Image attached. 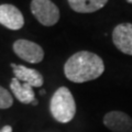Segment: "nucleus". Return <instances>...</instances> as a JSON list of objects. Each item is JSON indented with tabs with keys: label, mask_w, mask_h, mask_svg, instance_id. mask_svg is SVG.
Masks as SVG:
<instances>
[{
	"label": "nucleus",
	"mask_w": 132,
	"mask_h": 132,
	"mask_svg": "<svg viewBox=\"0 0 132 132\" xmlns=\"http://www.w3.org/2000/svg\"><path fill=\"white\" fill-rule=\"evenodd\" d=\"M40 94H41V95H44V94H45V90H44V89H42V90L40 92Z\"/></svg>",
	"instance_id": "14"
},
{
	"label": "nucleus",
	"mask_w": 132,
	"mask_h": 132,
	"mask_svg": "<svg viewBox=\"0 0 132 132\" xmlns=\"http://www.w3.org/2000/svg\"><path fill=\"white\" fill-rule=\"evenodd\" d=\"M102 122L111 132H132V118L123 111H109L105 114Z\"/></svg>",
	"instance_id": "6"
},
{
	"label": "nucleus",
	"mask_w": 132,
	"mask_h": 132,
	"mask_svg": "<svg viewBox=\"0 0 132 132\" xmlns=\"http://www.w3.org/2000/svg\"><path fill=\"white\" fill-rule=\"evenodd\" d=\"M10 89L14 97L22 104H32L35 100V94L33 87L26 82H21L19 79L13 77L10 81Z\"/></svg>",
	"instance_id": "9"
},
{
	"label": "nucleus",
	"mask_w": 132,
	"mask_h": 132,
	"mask_svg": "<svg viewBox=\"0 0 132 132\" xmlns=\"http://www.w3.org/2000/svg\"><path fill=\"white\" fill-rule=\"evenodd\" d=\"M11 67L14 77L21 82L29 84L32 87H41L44 84V78L42 74L36 69L26 67L23 65H16L14 63H11Z\"/></svg>",
	"instance_id": "8"
},
{
	"label": "nucleus",
	"mask_w": 132,
	"mask_h": 132,
	"mask_svg": "<svg viewBox=\"0 0 132 132\" xmlns=\"http://www.w3.org/2000/svg\"><path fill=\"white\" fill-rule=\"evenodd\" d=\"M0 24L9 30H20L24 26L22 12L10 3L0 5Z\"/></svg>",
	"instance_id": "7"
},
{
	"label": "nucleus",
	"mask_w": 132,
	"mask_h": 132,
	"mask_svg": "<svg viewBox=\"0 0 132 132\" xmlns=\"http://www.w3.org/2000/svg\"><path fill=\"white\" fill-rule=\"evenodd\" d=\"M32 105H33V106H38V100H36V99H35V100H33Z\"/></svg>",
	"instance_id": "13"
},
{
	"label": "nucleus",
	"mask_w": 132,
	"mask_h": 132,
	"mask_svg": "<svg viewBox=\"0 0 132 132\" xmlns=\"http://www.w3.org/2000/svg\"><path fill=\"white\" fill-rule=\"evenodd\" d=\"M13 52L21 60L31 64L41 63L44 59L42 46L26 39H19L15 41L13 43Z\"/></svg>",
	"instance_id": "4"
},
{
	"label": "nucleus",
	"mask_w": 132,
	"mask_h": 132,
	"mask_svg": "<svg viewBox=\"0 0 132 132\" xmlns=\"http://www.w3.org/2000/svg\"><path fill=\"white\" fill-rule=\"evenodd\" d=\"M72 9L78 13H93L104 8L108 0H67Z\"/></svg>",
	"instance_id": "10"
},
{
	"label": "nucleus",
	"mask_w": 132,
	"mask_h": 132,
	"mask_svg": "<svg viewBox=\"0 0 132 132\" xmlns=\"http://www.w3.org/2000/svg\"><path fill=\"white\" fill-rule=\"evenodd\" d=\"M50 111L53 118L61 123L72 121L76 114V102L67 87L62 86L56 92L50 101Z\"/></svg>",
	"instance_id": "2"
},
{
	"label": "nucleus",
	"mask_w": 132,
	"mask_h": 132,
	"mask_svg": "<svg viewBox=\"0 0 132 132\" xmlns=\"http://www.w3.org/2000/svg\"><path fill=\"white\" fill-rule=\"evenodd\" d=\"M127 2H129V3H132V0H127Z\"/></svg>",
	"instance_id": "15"
},
{
	"label": "nucleus",
	"mask_w": 132,
	"mask_h": 132,
	"mask_svg": "<svg viewBox=\"0 0 132 132\" xmlns=\"http://www.w3.org/2000/svg\"><path fill=\"white\" fill-rule=\"evenodd\" d=\"M112 42L123 54L132 56V23H120L112 31Z\"/></svg>",
	"instance_id": "5"
},
{
	"label": "nucleus",
	"mask_w": 132,
	"mask_h": 132,
	"mask_svg": "<svg viewBox=\"0 0 132 132\" xmlns=\"http://www.w3.org/2000/svg\"><path fill=\"white\" fill-rule=\"evenodd\" d=\"M13 104V98L6 88L0 86V109H8Z\"/></svg>",
	"instance_id": "11"
},
{
	"label": "nucleus",
	"mask_w": 132,
	"mask_h": 132,
	"mask_svg": "<svg viewBox=\"0 0 132 132\" xmlns=\"http://www.w3.org/2000/svg\"><path fill=\"white\" fill-rule=\"evenodd\" d=\"M31 12L35 19L45 27H53L60 20V9L51 0H32Z\"/></svg>",
	"instance_id": "3"
},
{
	"label": "nucleus",
	"mask_w": 132,
	"mask_h": 132,
	"mask_svg": "<svg viewBox=\"0 0 132 132\" xmlns=\"http://www.w3.org/2000/svg\"><path fill=\"white\" fill-rule=\"evenodd\" d=\"M0 132H12V128L10 126H5L0 130Z\"/></svg>",
	"instance_id": "12"
},
{
	"label": "nucleus",
	"mask_w": 132,
	"mask_h": 132,
	"mask_svg": "<svg viewBox=\"0 0 132 132\" xmlns=\"http://www.w3.org/2000/svg\"><path fill=\"white\" fill-rule=\"evenodd\" d=\"M104 72L105 64L102 59L88 51H79L73 54L64 65L66 78L76 84L97 79Z\"/></svg>",
	"instance_id": "1"
}]
</instances>
